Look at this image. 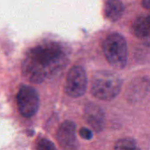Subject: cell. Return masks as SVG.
Returning <instances> with one entry per match:
<instances>
[{"label":"cell","instance_id":"1","mask_svg":"<svg viewBox=\"0 0 150 150\" xmlns=\"http://www.w3.org/2000/svg\"><path fill=\"white\" fill-rule=\"evenodd\" d=\"M66 63L67 54L62 47L47 41L27 51L22 63V72L31 83H40L62 70Z\"/></svg>","mask_w":150,"mask_h":150},{"label":"cell","instance_id":"2","mask_svg":"<svg viewBox=\"0 0 150 150\" xmlns=\"http://www.w3.org/2000/svg\"><path fill=\"white\" fill-rule=\"evenodd\" d=\"M121 87L122 81L118 75L112 71L101 70L92 77L91 92L98 99L111 101L120 94Z\"/></svg>","mask_w":150,"mask_h":150},{"label":"cell","instance_id":"3","mask_svg":"<svg viewBox=\"0 0 150 150\" xmlns=\"http://www.w3.org/2000/svg\"><path fill=\"white\" fill-rule=\"evenodd\" d=\"M103 50L108 62L115 69H124L127 62V45L120 33L110 34L103 43Z\"/></svg>","mask_w":150,"mask_h":150},{"label":"cell","instance_id":"4","mask_svg":"<svg viewBox=\"0 0 150 150\" xmlns=\"http://www.w3.org/2000/svg\"><path fill=\"white\" fill-rule=\"evenodd\" d=\"M17 104L20 114L25 118L33 117L40 108V96L29 85H21L17 95Z\"/></svg>","mask_w":150,"mask_h":150},{"label":"cell","instance_id":"5","mask_svg":"<svg viewBox=\"0 0 150 150\" xmlns=\"http://www.w3.org/2000/svg\"><path fill=\"white\" fill-rule=\"evenodd\" d=\"M88 79L84 69L81 66H74L68 72L65 83V92L73 98H80L85 94Z\"/></svg>","mask_w":150,"mask_h":150},{"label":"cell","instance_id":"6","mask_svg":"<svg viewBox=\"0 0 150 150\" xmlns=\"http://www.w3.org/2000/svg\"><path fill=\"white\" fill-rule=\"evenodd\" d=\"M56 140L64 150H76L79 147L76 134V124L66 120L61 124L56 132Z\"/></svg>","mask_w":150,"mask_h":150},{"label":"cell","instance_id":"7","mask_svg":"<svg viewBox=\"0 0 150 150\" xmlns=\"http://www.w3.org/2000/svg\"><path fill=\"white\" fill-rule=\"evenodd\" d=\"M84 119L88 125L97 133L101 132L105 125V114L104 110L97 104L89 103L84 107Z\"/></svg>","mask_w":150,"mask_h":150},{"label":"cell","instance_id":"8","mask_svg":"<svg viewBox=\"0 0 150 150\" xmlns=\"http://www.w3.org/2000/svg\"><path fill=\"white\" fill-rule=\"evenodd\" d=\"M150 88V81L145 78L135 79L128 85V88L126 91V96L128 101H137L144 98L148 93Z\"/></svg>","mask_w":150,"mask_h":150},{"label":"cell","instance_id":"9","mask_svg":"<svg viewBox=\"0 0 150 150\" xmlns=\"http://www.w3.org/2000/svg\"><path fill=\"white\" fill-rule=\"evenodd\" d=\"M133 32L145 46L150 47V15L138 18L133 25Z\"/></svg>","mask_w":150,"mask_h":150},{"label":"cell","instance_id":"10","mask_svg":"<svg viewBox=\"0 0 150 150\" xmlns=\"http://www.w3.org/2000/svg\"><path fill=\"white\" fill-rule=\"evenodd\" d=\"M124 13V5L120 0H107L105 6V17L112 21H118Z\"/></svg>","mask_w":150,"mask_h":150},{"label":"cell","instance_id":"11","mask_svg":"<svg viewBox=\"0 0 150 150\" xmlns=\"http://www.w3.org/2000/svg\"><path fill=\"white\" fill-rule=\"evenodd\" d=\"M114 150H141L137 143L130 138L119 140L114 146Z\"/></svg>","mask_w":150,"mask_h":150},{"label":"cell","instance_id":"12","mask_svg":"<svg viewBox=\"0 0 150 150\" xmlns=\"http://www.w3.org/2000/svg\"><path fill=\"white\" fill-rule=\"evenodd\" d=\"M35 149L36 150H57L54 144L46 138L39 139L38 142H36Z\"/></svg>","mask_w":150,"mask_h":150},{"label":"cell","instance_id":"13","mask_svg":"<svg viewBox=\"0 0 150 150\" xmlns=\"http://www.w3.org/2000/svg\"><path fill=\"white\" fill-rule=\"evenodd\" d=\"M79 135H80L83 139H84V140H86V141H90V140H91V139L93 138V134H92V132H91L90 129L86 128V127H82V128L79 130Z\"/></svg>","mask_w":150,"mask_h":150},{"label":"cell","instance_id":"14","mask_svg":"<svg viewBox=\"0 0 150 150\" xmlns=\"http://www.w3.org/2000/svg\"><path fill=\"white\" fill-rule=\"evenodd\" d=\"M142 5L147 9H150V0H143Z\"/></svg>","mask_w":150,"mask_h":150}]
</instances>
